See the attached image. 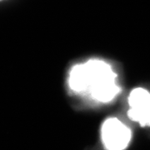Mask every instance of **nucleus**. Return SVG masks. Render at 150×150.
Here are the masks:
<instances>
[{
  "label": "nucleus",
  "instance_id": "obj_1",
  "mask_svg": "<svg viewBox=\"0 0 150 150\" xmlns=\"http://www.w3.org/2000/svg\"><path fill=\"white\" fill-rule=\"evenodd\" d=\"M116 78V73L108 63L100 59H90L85 64L73 67L69 85L76 93H88L93 99L108 103L120 92Z\"/></svg>",
  "mask_w": 150,
  "mask_h": 150
},
{
  "label": "nucleus",
  "instance_id": "obj_2",
  "mask_svg": "<svg viewBox=\"0 0 150 150\" xmlns=\"http://www.w3.org/2000/svg\"><path fill=\"white\" fill-rule=\"evenodd\" d=\"M131 138V130L118 118H109L103 123L101 139L107 150H124Z\"/></svg>",
  "mask_w": 150,
  "mask_h": 150
},
{
  "label": "nucleus",
  "instance_id": "obj_3",
  "mask_svg": "<svg viewBox=\"0 0 150 150\" xmlns=\"http://www.w3.org/2000/svg\"><path fill=\"white\" fill-rule=\"evenodd\" d=\"M130 119L139 123L143 127L150 126V93L143 88H137L129 96Z\"/></svg>",
  "mask_w": 150,
  "mask_h": 150
},
{
  "label": "nucleus",
  "instance_id": "obj_4",
  "mask_svg": "<svg viewBox=\"0 0 150 150\" xmlns=\"http://www.w3.org/2000/svg\"><path fill=\"white\" fill-rule=\"evenodd\" d=\"M0 1H3V0H0Z\"/></svg>",
  "mask_w": 150,
  "mask_h": 150
}]
</instances>
